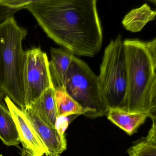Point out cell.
I'll list each match as a JSON object with an SVG mask.
<instances>
[{"label": "cell", "instance_id": "6da1fadb", "mask_svg": "<svg viewBox=\"0 0 156 156\" xmlns=\"http://www.w3.org/2000/svg\"><path fill=\"white\" fill-rule=\"evenodd\" d=\"M25 9L49 38L74 55L94 57L101 49L96 0L33 1Z\"/></svg>", "mask_w": 156, "mask_h": 156}, {"label": "cell", "instance_id": "7a4b0ae2", "mask_svg": "<svg viewBox=\"0 0 156 156\" xmlns=\"http://www.w3.org/2000/svg\"><path fill=\"white\" fill-rule=\"evenodd\" d=\"M127 70V91L120 109L156 115V39L123 41Z\"/></svg>", "mask_w": 156, "mask_h": 156}, {"label": "cell", "instance_id": "3957f363", "mask_svg": "<svg viewBox=\"0 0 156 156\" xmlns=\"http://www.w3.org/2000/svg\"><path fill=\"white\" fill-rule=\"evenodd\" d=\"M27 34L13 17L0 24V98L8 97L23 110L26 106L22 42Z\"/></svg>", "mask_w": 156, "mask_h": 156}, {"label": "cell", "instance_id": "277c9868", "mask_svg": "<svg viewBox=\"0 0 156 156\" xmlns=\"http://www.w3.org/2000/svg\"><path fill=\"white\" fill-rule=\"evenodd\" d=\"M103 100L108 110L120 108L127 91V70L123 41L120 35L106 48L98 76Z\"/></svg>", "mask_w": 156, "mask_h": 156}, {"label": "cell", "instance_id": "5b68a950", "mask_svg": "<svg viewBox=\"0 0 156 156\" xmlns=\"http://www.w3.org/2000/svg\"><path fill=\"white\" fill-rule=\"evenodd\" d=\"M64 88L88 111L87 116L95 118L107 114L108 109L101 95L98 76L87 64L75 56L66 76Z\"/></svg>", "mask_w": 156, "mask_h": 156}, {"label": "cell", "instance_id": "8992f818", "mask_svg": "<svg viewBox=\"0 0 156 156\" xmlns=\"http://www.w3.org/2000/svg\"><path fill=\"white\" fill-rule=\"evenodd\" d=\"M23 85L26 108L47 89L55 87L46 53L34 48L24 52Z\"/></svg>", "mask_w": 156, "mask_h": 156}, {"label": "cell", "instance_id": "52a82bcc", "mask_svg": "<svg viewBox=\"0 0 156 156\" xmlns=\"http://www.w3.org/2000/svg\"><path fill=\"white\" fill-rule=\"evenodd\" d=\"M4 99L16 124L23 149L33 156L44 155L48 156V150L24 111L17 106L8 97H5Z\"/></svg>", "mask_w": 156, "mask_h": 156}, {"label": "cell", "instance_id": "ba28073f", "mask_svg": "<svg viewBox=\"0 0 156 156\" xmlns=\"http://www.w3.org/2000/svg\"><path fill=\"white\" fill-rule=\"evenodd\" d=\"M23 111L48 150V156H61L67 148L66 138L61 136L55 128L47 125L30 108Z\"/></svg>", "mask_w": 156, "mask_h": 156}, {"label": "cell", "instance_id": "9c48e42d", "mask_svg": "<svg viewBox=\"0 0 156 156\" xmlns=\"http://www.w3.org/2000/svg\"><path fill=\"white\" fill-rule=\"evenodd\" d=\"M50 72L55 87H64L65 80L74 55L66 48L51 49Z\"/></svg>", "mask_w": 156, "mask_h": 156}, {"label": "cell", "instance_id": "30bf717a", "mask_svg": "<svg viewBox=\"0 0 156 156\" xmlns=\"http://www.w3.org/2000/svg\"><path fill=\"white\" fill-rule=\"evenodd\" d=\"M155 115L148 113H129L119 108L109 109L107 114L108 120L129 136L136 133L148 118Z\"/></svg>", "mask_w": 156, "mask_h": 156}, {"label": "cell", "instance_id": "8fae6325", "mask_svg": "<svg viewBox=\"0 0 156 156\" xmlns=\"http://www.w3.org/2000/svg\"><path fill=\"white\" fill-rule=\"evenodd\" d=\"M29 108L47 125L55 128L58 116L55 97V87L49 88L44 91L39 98L32 103Z\"/></svg>", "mask_w": 156, "mask_h": 156}, {"label": "cell", "instance_id": "7c38bea8", "mask_svg": "<svg viewBox=\"0 0 156 156\" xmlns=\"http://www.w3.org/2000/svg\"><path fill=\"white\" fill-rule=\"evenodd\" d=\"M0 139L7 146H19L20 143L16 124L9 108L0 98Z\"/></svg>", "mask_w": 156, "mask_h": 156}, {"label": "cell", "instance_id": "4fadbf2b", "mask_svg": "<svg viewBox=\"0 0 156 156\" xmlns=\"http://www.w3.org/2000/svg\"><path fill=\"white\" fill-rule=\"evenodd\" d=\"M156 12L148 4H144L140 8L130 11L122 21L124 28L133 33L138 32L147 23L155 20Z\"/></svg>", "mask_w": 156, "mask_h": 156}, {"label": "cell", "instance_id": "5bb4252c", "mask_svg": "<svg viewBox=\"0 0 156 156\" xmlns=\"http://www.w3.org/2000/svg\"><path fill=\"white\" fill-rule=\"evenodd\" d=\"M55 97L58 118L88 114V111L71 97L64 87H55Z\"/></svg>", "mask_w": 156, "mask_h": 156}, {"label": "cell", "instance_id": "9a60e30c", "mask_svg": "<svg viewBox=\"0 0 156 156\" xmlns=\"http://www.w3.org/2000/svg\"><path fill=\"white\" fill-rule=\"evenodd\" d=\"M129 156H156V137L147 136L127 150Z\"/></svg>", "mask_w": 156, "mask_h": 156}, {"label": "cell", "instance_id": "2e32d148", "mask_svg": "<svg viewBox=\"0 0 156 156\" xmlns=\"http://www.w3.org/2000/svg\"><path fill=\"white\" fill-rule=\"evenodd\" d=\"M31 0L0 1V24L4 22L18 11L25 9L32 2Z\"/></svg>", "mask_w": 156, "mask_h": 156}, {"label": "cell", "instance_id": "e0dca14e", "mask_svg": "<svg viewBox=\"0 0 156 156\" xmlns=\"http://www.w3.org/2000/svg\"><path fill=\"white\" fill-rule=\"evenodd\" d=\"M77 116H78V115H73L69 116L61 117L57 119L55 128L61 136L66 138L65 132L66 129L72 121V119L75 118Z\"/></svg>", "mask_w": 156, "mask_h": 156}, {"label": "cell", "instance_id": "ac0fdd59", "mask_svg": "<svg viewBox=\"0 0 156 156\" xmlns=\"http://www.w3.org/2000/svg\"><path fill=\"white\" fill-rule=\"evenodd\" d=\"M21 156H33L32 155L30 154L29 152H27L26 151H25V150L22 149L21 150ZM47 156L46 155H43V156Z\"/></svg>", "mask_w": 156, "mask_h": 156}, {"label": "cell", "instance_id": "d6986e66", "mask_svg": "<svg viewBox=\"0 0 156 156\" xmlns=\"http://www.w3.org/2000/svg\"><path fill=\"white\" fill-rule=\"evenodd\" d=\"M0 156H2V155H0Z\"/></svg>", "mask_w": 156, "mask_h": 156}]
</instances>
